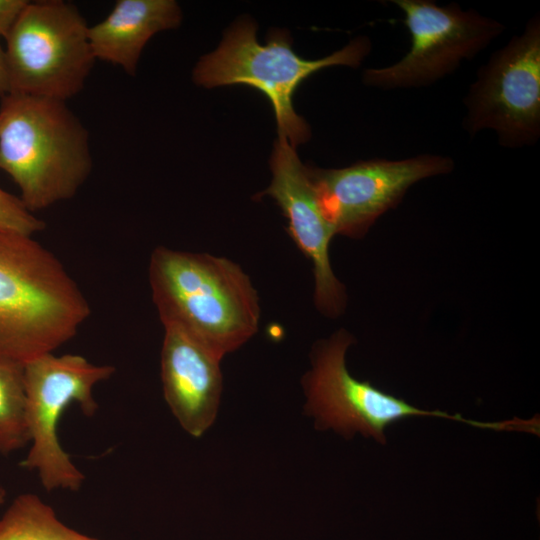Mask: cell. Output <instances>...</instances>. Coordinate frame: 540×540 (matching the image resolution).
I'll return each instance as SVG.
<instances>
[{"mask_svg": "<svg viewBox=\"0 0 540 540\" xmlns=\"http://www.w3.org/2000/svg\"><path fill=\"white\" fill-rule=\"evenodd\" d=\"M453 167L449 157L423 154L402 160L360 161L341 169L307 166V170L335 234L361 237L413 184L447 174Z\"/></svg>", "mask_w": 540, "mask_h": 540, "instance_id": "10", "label": "cell"}, {"mask_svg": "<svg viewBox=\"0 0 540 540\" xmlns=\"http://www.w3.org/2000/svg\"><path fill=\"white\" fill-rule=\"evenodd\" d=\"M148 272L162 324L181 327L220 359L258 331L257 291L232 260L159 246Z\"/></svg>", "mask_w": 540, "mask_h": 540, "instance_id": "1", "label": "cell"}, {"mask_svg": "<svg viewBox=\"0 0 540 540\" xmlns=\"http://www.w3.org/2000/svg\"><path fill=\"white\" fill-rule=\"evenodd\" d=\"M88 31L72 3L29 1L5 38L9 93L65 102L80 93L96 61Z\"/></svg>", "mask_w": 540, "mask_h": 540, "instance_id": "5", "label": "cell"}, {"mask_svg": "<svg viewBox=\"0 0 540 540\" xmlns=\"http://www.w3.org/2000/svg\"><path fill=\"white\" fill-rule=\"evenodd\" d=\"M28 3L26 0H0V36L7 37Z\"/></svg>", "mask_w": 540, "mask_h": 540, "instance_id": "17", "label": "cell"}, {"mask_svg": "<svg viewBox=\"0 0 540 540\" xmlns=\"http://www.w3.org/2000/svg\"><path fill=\"white\" fill-rule=\"evenodd\" d=\"M291 44L286 30L272 29L262 45L256 39L254 22L239 20L226 32L219 47L198 61L193 80L206 88L246 85L259 90L272 104L279 137L295 148L311 136L308 124L292 104L298 86L326 67H358L371 44L367 37H358L342 49L316 60L299 57Z\"/></svg>", "mask_w": 540, "mask_h": 540, "instance_id": "4", "label": "cell"}, {"mask_svg": "<svg viewBox=\"0 0 540 540\" xmlns=\"http://www.w3.org/2000/svg\"><path fill=\"white\" fill-rule=\"evenodd\" d=\"M115 372L77 354L42 355L24 365L26 419L31 447L20 466L35 470L48 491H77L85 476L62 448L58 424L66 409L77 403L85 416L98 409L94 387Z\"/></svg>", "mask_w": 540, "mask_h": 540, "instance_id": "6", "label": "cell"}, {"mask_svg": "<svg viewBox=\"0 0 540 540\" xmlns=\"http://www.w3.org/2000/svg\"><path fill=\"white\" fill-rule=\"evenodd\" d=\"M272 181L257 196H270L288 221L287 231L312 262L314 299L325 315L335 317L345 306V290L332 271L329 245L335 231L320 206L315 188L290 143L278 137L270 159Z\"/></svg>", "mask_w": 540, "mask_h": 540, "instance_id": "11", "label": "cell"}, {"mask_svg": "<svg viewBox=\"0 0 540 540\" xmlns=\"http://www.w3.org/2000/svg\"><path fill=\"white\" fill-rule=\"evenodd\" d=\"M163 326L164 399L180 426L199 438L217 417L223 390L222 359L181 327Z\"/></svg>", "mask_w": 540, "mask_h": 540, "instance_id": "12", "label": "cell"}, {"mask_svg": "<svg viewBox=\"0 0 540 540\" xmlns=\"http://www.w3.org/2000/svg\"><path fill=\"white\" fill-rule=\"evenodd\" d=\"M404 13L411 46L398 62L363 73L366 85L382 89L430 85L455 71L498 37V21L458 4L439 6L427 0H393Z\"/></svg>", "mask_w": 540, "mask_h": 540, "instance_id": "9", "label": "cell"}, {"mask_svg": "<svg viewBox=\"0 0 540 540\" xmlns=\"http://www.w3.org/2000/svg\"><path fill=\"white\" fill-rule=\"evenodd\" d=\"M90 306L60 260L31 236L0 231V361L24 366L70 341Z\"/></svg>", "mask_w": 540, "mask_h": 540, "instance_id": "2", "label": "cell"}, {"mask_svg": "<svg viewBox=\"0 0 540 540\" xmlns=\"http://www.w3.org/2000/svg\"><path fill=\"white\" fill-rule=\"evenodd\" d=\"M6 491L0 487V505L5 501Z\"/></svg>", "mask_w": 540, "mask_h": 540, "instance_id": "19", "label": "cell"}, {"mask_svg": "<svg viewBox=\"0 0 540 540\" xmlns=\"http://www.w3.org/2000/svg\"><path fill=\"white\" fill-rule=\"evenodd\" d=\"M45 226V222L29 211L20 198L0 188V231L32 237Z\"/></svg>", "mask_w": 540, "mask_h": 540, "instance_id": "16", "label": "cell"}, {"mask_svg": "<svg viewBox=\"0 0 540 540\" xmlns=\"http://www.w3.org/2000/svg\"><path fill=\"white\" fill-rule=\"evenodd\" d=\"M0 540H99L66 524L38 495H18L0 517Z\"/></svg>", "mask_w": 540, "mask_h": 540, "instance_id": "14", "label": "cell"}, {"mask_svg": "<svg viewBox=\"0 0 540 540\" xmlns=\"http://www.w3.org/2000/svg\"><path fill=\"white\" fill-rule=\"evenodd\" d=\"M9 93L8 72L5 58V51L0 45V97Z\"/></svg>", "mask_w": 540, "mask_h": 540, "instance_id": "18", "label": "cell"}, {"mask_svg": "<svg viewBox=\"0 0 540 540\" xmlns=\"http://www.w3.org/2000/svg\"><path fill=\"white\" fill-rule=\"evenodd\" d=\"M465 129L496 132L510 148L534 144L540 135V19L531 18L520 35L480 67L464 99Z\"/></svg>", "mask_w": 540, "mask_h": 540, "instance_id": "8", "label": "cell"}, {"mask_svg": "<svg viewBox=\"0 0 540 540\" xmlns=\"http://www.w3.org/2000/svg\"><path fill=\"white\" fill-rule=\"evenodd\" d=\"M182 12L173 0H118L100 22L89 26L95 59L135 75L141 53L152 36L176 28Z\"/></svg>", "mask_w": 540, "mask_h": 540, "instance_id": "13", "label": "cell"}, {"mask_svg": "<svg viewBox=\"0 0 540 540\" xmlns=\"http://www.w3.org/2000/svg\"><path fill=\"white\" fill-rule=\"evenodd\" d=\"M352 342V336L341 329L313 348L312 368L303 376L302 386L306 396L305 412L314 418L318 430L332 429L346 439L361 433L385 443L386 428L409 417H443L486 427V423L461 415L421 410L377 389L368 381L354 378L345 362L346 351Z\"/></svg>", "mask_w": 540, "mask_h": 540, "instance_id": "7", "label": "cell"}, {"mask_svg": "<svg viewBox=\"0 0 540 540\" xmlns=\"http://www.w3.org/2000/svg\"><path fill=\"white\" fill-rule=\"evenodd\" d=\"M28 442L24 366L0 361V454L22 449Z\"/></svg>", "mask_w": 540, "mask_h": 540, "instance_id": "15", "label": "cell"}, {"mask_svg": "<svg viewBox=\"0 0 540 540\" xmlns=\"http://www.w3.org/2000/svg\"><path fill=\"white\" fill-rule=\"evenodd\" d=\"M93 167L89 134L65 101L7 93L0 103V170L34 213L73 198Z\"/></svg>", "mask_w": 540, "mask_h": 540, "instance_id": "3", "label": "cell"}]
</instances>
